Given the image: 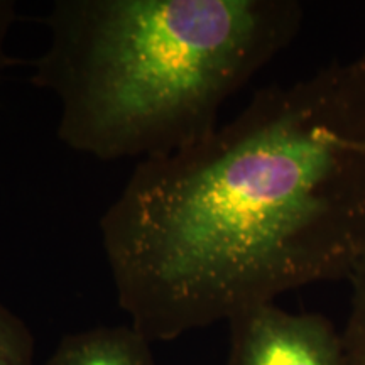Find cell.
Masks as SVG:
<instances>
[{
    "mask_svg": "<svg viewBox=\"0 0 365 365\" xmlns=\"http://www.w3.org/2000/svg\"><path fill=\"white\" fill-rule=\"evenodd\" d=\"M100 234L118 307L150 344L350 281L365 262V51L139 161Z\"/></svg>",
    "mask_w": 365,
    "mask_h": 365,
    "instance_id": "6da1fadb",
    "label": "cell"
},
{
    "mask_svg": "<svg viewBox=\"0 0 365 365\" xmlns=\"http://www.w3.org/2000/svg\"><path fill=\"white\" fill-rule=\"evenodd\" d=\"M31 83L59 102L63 144L100 161L202 143L223 103L291 44L296 0H56Z\"/></svg>",
    "mask_w": 365,
    "mask_h": 365,
    "instance_id": "7a4b0ae2",
    "label": "cell"
},
{
    "mask_svg": "<svg viewBox=\"0 0 365 365\" xmlns=\"http://www.w3.org/2000/svg\"><path fill=\"white\" fill-rule=\"evenodd\" d=\"M228 365H346L344 331L318 313L259 304L228 319Z\"/></svg>",
    "mask_w": 365,
    "mask_h": 365,
    "instance_id": "3957f363",
    "label": "cell"
},
{
    "mask_svg": "<svg viewBox=\"0 0 365 365\" xmlns=\"http://www.w3.org/2000/svg\"><path fill=\"white\" fill-rule=\"evenodd\" d=\"M44 365H154V357L132 325L97 327L63 336Z\"/></svg>",
    "mask_w": 365,
    "mask_h": 365,
    "instance_id": "277c9868",
    "label": "cell"
},
{
    "mask_svg": "<svg viewBox=\"0 0 365 365\" xmlns=\"http://www.w3.org/2000/svg\"><path fill=\"white\" fill-rule=\"evenodd\" d=\"M36 341L24 319L0 303V365H34Z\"/></svg>",
    "mask_w": 365,
    "mask_h": 365,
    "instance_id": "5b68a950",
    "label": "cell"
},
{
    "mask_svg": "<svg viewBox=\"0 0 365 365\" xmlns=\"http://www.w3.org/2000/svg\"><path fill=\"white\" fill-rule=\"evenodd\" d=\"M350 312L344 331L346 365H365V262L350 277Z\"/></svg>",
    "mask_w": 365,
    "mask_h": 365,
    "instance_id": "8992f818",
    "label": "cell"
},
{
    "mask_svg": "<svg viewBox=\"0 0 365 365\" xmlns=\"http://www.w3.org/2000/svg\"><path fill=\"white\" fill-rule=\"evenodd\" d=\"M14 21H16V4L9 2V0H0V76H2V71L9 65L6 41Z\"/></svg>",
    "mask_w": 365,
    "mask_h": 365,
    "instance_id": "52a82bcc",
    "label": "cell"
}]
</instances>
